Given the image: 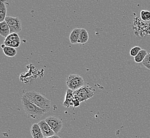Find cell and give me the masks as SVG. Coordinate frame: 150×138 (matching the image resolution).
<instances>
[{"label":"cell","instance_id":"cell-19","mask_svg":"<svg viewBox=\"0 0 150 138\" xmlns=\"http://www.w3.org/2000/svg\"><path fill=\"white\" fill-rule=\"evenodd\" d=\"M142 63L145 68L150 70V53H148Z\"/></svg>","mask_w":150,"mask_h":138},{"label":"cell","instance_id":"cell-12","mask_svg":"<svg viewBox=\"0 0 150 138\" xmlns=\"http://www.w3.org/2000/svg\"><path fill=\"white\" fill-rule=\"evenodd\" d=\"M6 15V4L3 1L0 2V23H2L5 21Z\"/></svg>","mask_w":150,"mask_h":138},{"label":"cell","instance_id":"cell-9","mask_svg":"<svg viewBox=\"0 0 150 138\" xmlns=\"http://www.w3.org/2000/svg\"><path fill=\"white\" fill-rule=\"evenodd\" d=\"M30 133L33 138H44L43 133L38 123H34L30 129Z\"/></svg>","mask_w":150,"mask_h":138},{"label":"cell","instance_id":"cell-15","mask_svg":"<svg viewBox=\"0 0 150 138\" xmlns=\"http://www.w3.org/2000/svg\"><path fill=\"white\" fill-rule=\"evenodd\" d=\"M147 54H148V53L146 50L142 49L137 55L134 58L135 62L137 63H142V62L144 61L145 58Z\"/></svg>","mask_w":150,"mask_h":138},{"label":"cell","instance_id":"cell-18","mask_svg":"<svg viewBox=\"0 0 150 138\" xmlns=\"http://www.w3.org/2000/svg\"><path fill=\"white\" fill-rule=\"evenodd\" d=\"M20 39V37H19V35L17 34L13 33V34H10L9 36L8 37L6 38L5 39L9 41L10 43H11L12 42L18 40V39Z\"/></svg>","mask_w":150,"mask_h":138},{"label":"cell","instance_id":"cell-4","mask_svg":"<svg viewBox=\"0 0 150 138\" xmlns=\"http://www.w3.org/2000/svg\"><path fill=\"white\" fill-rule=\"evenodd\" d=\"M94 90L92 87L86 86L83 87L81 89H78L77 90L74 91L73 94L78 97L79 100L81 103L92 98L94 95Z\"/></svg>","mask_w":150,"mask_h":138},{"label":"cell","instance_id":"cell-13","mask_svg":"<svg viewBox=\"0 0 150 138\" xmlns=\"http://www.w3.org/2000/svg\"><path fill=\"white\" fill-rule=\"evenodd\" d=\"M89 39V35L86 30L84 28L81 29L80 37H79V44L84 45L86 43Z\"/></svg>","mask_w":150,"mask_h":138},{"label":"cell","instance_id":"cell-1","mask_svg":"<svg viewBox=\"0 0 150 138\" xmlns=\"http://www.w3.org/2000/svg\"><path fill=\"white\" fill-rule=\"evenodd\" d=\"M24 95L45 113L48 112L51 109V101L40 93L35 91H31L26 92Z\"/></svg>","mask_w":150,"mask_h":138},{"label":"cell","instance_id":"cell-8","mask_svg":"<svg viewBox=\"0 0 150 138\" xmlns=\"http://www.w3.org/2000/svg\"><path fill=\"white\" fill-rule=\"evenodd\" d=\"M74 91L68 89L67 91L65 96V100L64 102V106L66 108L73 106V99H74Z\"/></svg>","mask_w":150,"mask_h":138},{"label":"cell","instance_id":"cell-3","mask_svg":"<svg viewBox=\"0 0 150 138\" xmlns=\"http://www.w3.org/2000/svg\"><path fill=\"white\" fill-rule=\"evenodd\" d=\"M66 84L68 89L76 91L84 86V80L79 75H71L67 78Z\"/></svg>","mask_w":150,"mask_h":138},{"label":"cell","instance_id":"cell-5","mask_svg":"<svg viewBox=\"0 0 150 138\" xmlns=\"http://www.w3.org/2000/svg\"><path fill=\"white\" fill-rule=\"evenodd\" d=\"M5 21H6V23L9 26L11 34H18L21 30V21L18 18L6 17L5 19Z\"/></svg>","mask_w":150,"mask_h":138},{"label":"cell","instance_id":"cell-10","mask_svg":"<svg viewBox=\"0 0 150 138\" xmlns=\"http://www.w3.org/2000/svg\"><path fill=\"white\" fill-rule=\"evenodd\" d=\"M81 30V28H75L71 32L70 34L69 40L72 44L79 43Z\"/></svg>","mask_w":150,"mask_h":138},{"label":"cell","instance_id":"cell-20","mask_svg":"<svg viewBox=\"0 0 150 138\" xmlns=\"http://www.w3.org/2000/svg\"><path fill=\"white\" fill-rule=\"evenodd\" d=\"M81 104V101L79 100L78 97L74 95V99H73V106L75 107H77L80 105Z\"/></svg>","mask_w":150,"mask_h":138},{"label":"cell","instance_id":"cell-2","mask_svg":"<svg viewBox=\"0 0 150 138\" xmlns=\"http://www.w3.org/2000/svg\"><path fill=\"white\" fill-rule=\"evenodd\" d=\"M21 102L25 112L31 118L34 119L40 118L45 113L42 109L37 106L24 95L21 97Z\"/></svg>","mask_w":150,"mask_h":138},{"label":"cell","instance_id":"cell-14","mask_svg":"<svg viewBox=\"0 0 150 138\" xmlns=\"http://www.w3.org/2000/svg\"><path fill=\"white\" fill-rule=\"evenodd\" d=\"M3 49L4 54L8 57H14L17 53L16 49L11 47L6 46Z\"/></svg>","mask_w":150,"mask_h":138},{"label":"cell","instance_id":"cell-17","mask_svg":"<svg viewBox=\"0 0 150 138\" xmlns=\"http://www.w3.org/2000/svg\"><path fill=\"white\" fill-rule=\"evenodd\" d=\"M141 47L139 46H135L132 48L130 51V55L132 57H135L139 54V52L142 50Z\"/></svg>","mask_w":150,"mask_h":138},{"label":"cell","instance_id":"cell-22","mask_svg":"<svg viewBox=\"0 0 150 138\" xmlns=\"http://www.w3.org/2000/svg\"><path fill=\"white\" fill-rule=\"evenodd\" d=\"M44 138H61L60 136H59V135H53V136H51V137H44Z\"/></svg>","mask_w":150,"mask_h":138},{"label":"cell","instance_id":"cell-6","mask_svg":"<svg viewBox=\"0 0 150 138\" xmlns=\"http://www.w3.org/2000/svg\"><path fill=\"white\" fill-rule=\"evenodd\" d=\"M45 120L46 123L49 124L51 129L53 131V132L55 133V134L59 132L62 128V122L57 117L49 116L46 118Z\"/></svg>","mask_w":150,"mask_h":138},{"label":"cell","instance_id":"cell-16","mask_svg":"<svg viewBox=\"0 0 150 138\" xmlns=\"http://www.w3.org/2000/svg\"><path fill=\"white\" fill-rule=\"evenodd\" d=\"M141 18L144 21H149L150 20V12L146 10L141 11Z\"/></svg>","mask_w":150,"mask_h":138},{"label":"cell","instance_id":"cell-23","mask_svg":"<svg viewBox=\"0 0 150 138\" xmlns=\"http://www.w3.org/2000/svg\"><path fill=\"white\" fill-rule=\"evenodd\" d=\"M6 47V45H5L4 44H2V48L3 49L4 48V47Z\"/></svg>","mask_w":150,"mask_h":138},{"label":"cell","instance_id":"cell-7","mask_svg":"<svg viewBox=\"0 0 150 138\" xmlns=\"http://www.w3.org/2000/svg\"><path fill=\"white\" fill-rule=\"evenodd\" d=\"M38 125H40L42 132L44 137H49L55 135V133L51 129L49 124L46 123L45 120H41L39 122Z\"/></svg>","mask_w":150,"mask_h":138},{"label":"cell","instance_id":"cell-21","mask_svg":"<svg viewBox=\"0 0 150 138\" xmlns=\"http://www.w3.org/2000/svg\"><path fill=\"white\" fill-rule=\"evenodd\" d=\"M20 44H21V41H20V39H18V40L12 42L10 47H11L13 48H15V49L18 48V47H19V46H20Z\"/></svg>","mask_w":150,"mask_h":138},{"label":"cell","instance_id":"cell-11","mask_svg":"<svg viewBox=\"0 0 150 138\" xmlns=\"http://www.w3.org/2000/svg\"><path fill=\"white\" fill-rule=\"evenodd\" d=\"M11 34L10 29L6 21L0 23V34L3 37L6 38Z\"/></svg>","mask_w":150,"mask_h":138}]
</instances>
